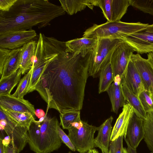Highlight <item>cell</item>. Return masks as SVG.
Segmentation results:
<instances>
[{"label": "cell", "mask_w": 153, "mask_h": 153, "mask_svg": "<svg viewBox=\"0 0 153 153\" xmlns=\"http://www.w3.org/2000/svg\"><path fill=\"white\" fill-rule=\"evenodd\" d=\"M56 54L36 84V91L49 108L60 114L82 109L92 51L85 56L67 51L65 42L56 41Z\"/></svg>", "instance_id": "cell-1"}, {"label": "cell", "mask_w": 153, "mask_h": 153, "mask_svg": "<svg viewBox=\"0 0 153 153\" xmlns=\"http://www.w3.org/2000/svg\"><path fill=\"white\" fill-rule=\"evenodd\" d=\"M61 6L47 0H17L8 12L0 11V34L10 32L41 28L64 15Z\"/></svg>", "instance_id": "cell-2"}, {"label": "cell", "mask_w": 153, "mask_h": 153, "mask_svg": "<svg viewBox=\"0 0 153 153\" xmlns=\"http://www.w3.org/2000/svg\"><path fill=\"white\" fill-rule=\"evenodd\" d=\"M148 24L138 22L128 23L121 22H106L100 25L94 24L83 33V37L97 39L110 38L122 39L143 29Z\"/></svg>", "instance_id": "cell-3"}, {"label": "cell", "mask_w": 153, "mask_h": 153, "mask_svg": "<svg viewBox=\"0 0 153 153\" xmlns=\"http://www.w3.org/2000/svg\"><path fill=\"white\" fill-rule=\"evenodd\" d=\"M97 44L92 51L88 69L89 76L99 77L101 70L110 62L116 48L124 40L110 38L97 39Z\"/></svg>", "instance_id": "cell-4"}, {"label": "cell", "mask_w": 153, "mask_h": 153, "mask_svg": "<svg viewBox=\"0 0 153 153\" xmlns=\"http://www.w3.org/2000/svg\"><path fill=\"white\" fill-rule=\"evenodd\" d=\"M98 127L90 125L80 119L68 130V136L80 153H86L94 149V134Z\"/></svg>", "instance_id": "cell-5"}, {"label": "cell", "mask_w": 153, "mask_h": 153, "mask_svg": "<svg viewBox=\"0 0 153 153\" xmlns=\"http://www.w3.org/2000/svg\"><path fill=\"white\" fill-rule=\"evenodd\" d=\"M48 111L41 123L39 153H50L61 147L62 143L58 133L60 126L56 117H50Z\"/></svg>", "instance_id": "cell-6"}, {"label": "cell", "mask_w": 153, "mask_h": 153, "mask_svg": "<svg viewBox=\"0 0 153 153\" xmlns=\"http://www.w3.org/2000/svg\"><path fill=\"white\" fill-rule=\"evenodd\" d=\"M91 2L101 8L107 22L120 21L131 5L130 0H91Z\"/></svg>", "instance_id": "cell-7"}, {"label": "cell", "mask_w": 153, "mask_h": 153, "mask_svg": "<svg viewBox=\"0 0 153 153\" xmlns=\"http://www.w3.org/2000/svg\"><path fill=\"white\" fill-rule=\"evenodd\" d=\"M0 120H6V123L4 130L7 135L10 137V144L17 153H19L23 149L28 143V128L16 125L1 108Z\"/></svg>", "instance_id": "cell-8"}, {"label": "cell", "mask_w": 153, "mask_h": 153, "mask_svg": "<svg viewBox=\"0 0 153 153\" xmlns=\"http://www.w3.org/2000/svg\"><path fill=\"white\" fill-rule=\"evenodd\" d=\"M139 54L153 51V24L122 39Z\"/></svg>", "instance_id": "cell-9"}, {"label": "cell", "mask_w": 153, "mask_h": 153, "mask_svg": "<svg viewBox=\"0 0 153 153\" xmlns=\"http://www.w3.org/2000/svg\"><path fill=\"white\" fill-rule=\"evenodd\" d=\"M134 51L133 48L124 41L116 48L113 53L110 61L114 77L119 75L122 79Z\"/></svg>", "instance_id": "cell-10"}, {"label": "cell", "mask_w": 153, "mask_h": 153, "mask_svg": "<svg viewBox=\"0 0 153 153\" xmlns=\"http://www.w3.org/2000/svg\"><path fill=\"white\" fill-rule=\"evenodd\" d=\"M37 34L33 30L10 32L0 34V48H20L32 40Z\"/></svg>", "instance_id": "cell-11"}, {"label": "cell", "mask_w": 153, "mask_h": 153, "mask_svg": "<svg viewBox=\"0 0 153 153\" xmlns=\"http://www.w3.org/2000/svg\"><path fill=\"white\" fill-rule=\"evenodd\" d=\"M0 107L13 111L29 113L34 117L35 115L33 105L27 100L14 97L10 94L0 95Z\"/></svg>", "instance_id": "cell-12"}, {"label": "cell", "mask_w": 153, "mask_h": 153, "mask_svg": "<svg viewBox=\"0 0 153 153\" xmlns=\"http://www.w3.org/2000/svg\"><path fill=\"white\" fill-rule=\"evenodd\" d=\"M121 82L124 83L130 90L138 97L145 90L139 73L131 58L122 78Z\"/></svg>", "instance_id": "cell-13"}, {"label": "cell", "mask_w": 153, "mask_h": 153, "mask_svg": "<svg viewBox=\"0 0 153 153\" xmlns=\"http://www.w3.org/2000/svg\"><path fill=\"white\" fill-rule=\"evenodd\" d=\"M131 59L134 61L139 73L145 90L153 94V68L147 59L139 53L133 54Z\"/></svg>", "instance_id": "cell-14"}, {"label": "cell", "mask_w": 153, "mask_h": 153, "mask_svg": "<svg viewBox=\"0 0 153 153\" xmlns=\"http://www.w3.org/2000/svg\"><path fill=\"white\" fill-rule=\"evenodd\" d=\"M143 121V119L134 113L129 121L126 131V139L130 145L133 149H136L144 138Z\"/></svg>", "instance_id": "cell-15"}, {"label": "cell", "mask_w": 153, "mask_h": 153, "mask_svg": "<svg viewBox=\"0 0 153 153\" xmlns=\"http://www.w3.org/2000/svg\"><path fill=\"white\" fill-rule=\"evenodd\" d=\"M134 113L130 105L126 103L123 106L122 111L117 119L112 130L110 140L113 141L119 137H126V133L129 121Z\"/></svg>", "instance_id": "cell-16"}, {"label": "cell", "mask_w": 153, "mask_h": 153, "mask_svg": "<svg viewBox=\"0 0 153 153\" xmlns=\"http://www.w3.org/2000/svg\"><path fill=\"white\" fill-rule=\"evenodd\" d=\"M98 39L82 37L65 42L67 51L85 56L92 51L96 46Z\"/></svg>", "instance_id": "cell-17"}, {"label": "cell", "mask_w": 153, "mask_h": 153, "mask_svg": "<svg viewBox=\"0 0 153 153\" xmlns=\"http://www.w3.org/2000/svg\"><path fill=\"white\" fill-rule=\"evenodd\" d=\"M113 118L111 116L98 127V133L94 140L95 147H98L102 152H108L112 131V123Z\"/></svg>", "instance_id": "cell-18"}, {"label": "cell", "mask_w": 153, "mask_h": 153, "mask_svg": "<svg viewBox=\"0 0 153 153\" xmlns=\"http://www.w3.org/2000/svg\"><path fill=\"white\" fill-rule=\"evenodd\" d=\"M121 79L119 75L114 77V80L106 91L111 105V111L117 114L119 108L123 107L126 100L120 87Z\"/></svg>", "instance_id": "cell-19"}, {"label": "cell", "mask_w": 153, "mask_h": 153, "mask_svg": "<svg viewBox=\"0 0 153 153\" xmlns=\"http://www.w3.org/2000/svg\"><path fill=\"white\" fill-rule=\"evenodd\" d=\"M120 87L125 100L132 107L134 113L138 117L144 119L146 117L147 113L145 111L139 97L130 90L124 83H121Z\"/></svg>", "instance_id": "cell-20"}, {"label": "cell", "mask_w": 153, "mask_h": 153, "mask_svg": "<svg viewBox=\"0 0 153 153\" xmlns=\"http://www.w3.org/2000/svg\"><path fill=\"white\" fill-rule=\"evenodd\" d=\"M37 44L35 41L32 40L21 48L19 69L22 74L28 71L32 67V58Z\"/></svg>", "instance_id": "cell-21"}, {"label": "cell", "mask_w": 153, "mask_h": 153, "mask_svg": "<svg viewBox=\"0 0 153 153\" xmlns=\"http://www.w3.org/2000/svg\"><path fill=\"white\" fill-rule=\"evenodd\" d=\"M21 52V48L11 50L4 65L0 79L10 76L19 68Z\"/></svg>", "instance_id": "cell-22"}, {"label": "cell", "mask_w": 153, "mask_h": 153, "mask_svg": "<svg viewBox=\"0 0 153 153\" xmlns=\"http://www.w3.org/2000/svg\"><path fill=\"white\" fill-rule=\"evenodd\" d=\"M59 1L65 12L70 15L84 10L86 7L91 10L94 7L91 0H59Z\"/></svg>", "instance_id": "cell-23"}, {"label": "cell", "mask_w": 153, "mask_h": 153, "mask_svg": "<svg viewBox=\"0 0 153 153\" xmlns=\"http://www.w3.org/2000/svg\"><path fill=\"white\" fill-rule=\"evenodd\" d=\"M41 123L35 120L32 121L28 130V143L30 150L39 153Z\"/></svg>", "instance_id": "cell-24"}, {"label": "cell", "mask_w": 153, "mask_h": 153, "mask_svg": "<svg viewBox=\"0 0 153 153\" xmlns=\"http://www.w3.org/2000/svg\"><path fill=\"white\" fill-rule=\"evenodd\" d=\"M21 71L19 68L10 76L0 79V95H9L19 82L21 75Z\"/></svg>", "instance_id": "cell-25"}, {"label": "cell", "mask_w": 153, "mask_h": 153, "mask_svg": "<svg viewBox=\"0 0 153 153\" xmlns=\"http://www.w3.org/2000/svg\"><path fill=\"white\" fill-rule=\"evenodd\" d=\"M0 108L16 125L26 127L28 129L31 122L35 120L30 113L15 112Z\"/></svg>", "instance_id": "cell-26"}, {"label": "cell", "mask_w": 153, "mask_h": 153, "mask_svg": "<svg viewBox=\"0 0 153 153\" xmlns=\"http://www.w3.org/2000/svg\"><path fill=\"white\" fill-rule=\"evenodd\" d=\"M99 77L98 92L100 94L106 91L114 80L110 62L101 70Z\"/></svg>", "instance_id": "cell-27"}, {"label": "cell", "mask_w": 153, "mask_h": 153, "mask_svg": "<svg viewBox=\"0 0 153 153\" xmlns=\"http://www.w3.org/2000/svg\"><path fill=\"white\" fill-rule=\"evenodd\" d=\"M143 125L144 140L149 149L153 152V111L147 113Z\"/></svg>", "instance_id": "cell-28"}, {"label": "cell", "mask_w": 153, "mask_h": 153, "mask_svg": "<svg viewBox=\"0 0 153 153\" xmlns=\"http://www.w3.org/2000/svg\"><path fill=\"white\" fill-rule=\"evenodd\" d=\"M60 125L63 129L68 130L72 127L73 124L80 119V112L79 111H68L60 114Z\"/></svg>", "instance_id": "cell-29"}, {"label": "cell", "mask_w": 153, "mask_h": 153, "mask_svg": "<svg viewBox=\"0 0 153 153\" xmlns=\"http://www.w3.org/2000/svg\"><path fill=\"white\" fill-rule=\"evenodd\" d=\"M32 71V68H31L20 79L15 91L12 95V96L16 98H23L24 96L27 93V89Z\"/></svg>", "instance_id": "cell-30"}, {"label": "cell", "mask_w": 153, "mask_h": 153, "mask_svg": "<svg viewBox=\"0 0 153 153\" xmlns=\"http://www.w3.org/2000/svg\"><path fill=\"white\" fill-rule=\"evenodd\" d=\"M131 6L153 16V0H130Z\"/></svg>", "instance_id": "cell-31"}, {"label": "cell", "mask_w": 153, "mask_h": 153, "mask_svg": "<svg viewBox=\"0 0 153 153\" xmlns=\"http://www.w3.org/2000/svg\"><path fill=\"white\" fill-rule=\"evenodd\" d=\"M138 97L146 113L153 111V103L149 92L145 90L140 94Z\"/></svg>", "instance_id": "cell-32"}, {"label": "cell", "mask_w": 153, "mask_h": 153, "mask_svg": "<svg viewBox=\"0 0 153 153\" xmlns=\"http://www.w3.org/2000/svg\"><path fill=\"white\" fill-rule=\"evenodd\" d=\"M123 136H121L115 140L110 141L109 151L110 153H122Z\"/></svg>", "instance_id": "cell-33"}, {"label": "cell", "mask_w": 153, "mask_h": 153, "mask_svg": "<svg viewBox=\"0 0 153 153\" xmlns=\"http://www.w3.org/2000/svg\"><path fill=\"white\" fill-rule=\"evenodd\" d=\"M58 133L60 138L62 142L70 149L75 152L76 151L75 147L71 142L69 137L61 128L60 126L58 128Z\"/></svg>", "instance_id": "cell-34"}, {"label": "cell", "mask_w": 153, "mask_h": 153, "mask_svg": "<svg viewBox=\"0 0 153 153\" xmlns=\"http://www.w3.org/2000/svg\"><path fill=\"white\" fill-rule=\"evenodd\" d=\"M11 50L0 48V74L1 76L4 64Z\"/></svg>", "instance_id": "cell-35"}, {"label": "cell", "mask_w": 153, "mask_h": 153, "mask_svg": "<svg viewBox=\"0 0 153 153\" xmlns=\"http://www.w3.org/2000/svg\"><path fill=\"white\" fill-rule=\"evenodd\" d=\"M17 0H0V10L8 12Z\"/></svg>", "instance_id": "cell-36"}, {"label": "cell", "mask_w": 153, "mask_h": 153, "mask_svg": "<svg viewBox=\"0 0 153 153\" xmlns=\"http://www.w3.org/2000/svg\"><path fill=\"white\" fill-rule=\"evenodd\" d=\"M10 141V137L9 136L7 135L2 139V143L5 147H7L9 146Z\"/></svg>", "instance_id": "cell-37"}, {"label": "cell", "mask_w": 153, "mask_h": 153, "mask_svg": "<svg viewBox=\"0 0 153 153\" xmlns=\"http://www.w3.org/2000/svg\"><path fill=\"white\" fill-rule=\"evenodd\" d=\"M45 114L44 111L41 109H38L35 110V115L39 118L44 117Z\"/></svg>", "instance_id": "cell-38"}, {"label": "cell", "mask_w": 153, "mask_h": 153, "mask_svg": "<svg viewBox=\"0 0 153 153\" xmlns=\"http://www.w3.org/2000/svg\"><path fill=\"white\" fill-rule=\"evenodd\" d=\"M123 138L124 139L127 144V149L128 152L129 153H137L136 149H133L127 140L126 137H123Z\"/></svg>", "instance_id": "cell-39"}, {"label": "cell", "mask_w": 153, "mask_h": 153, "mask_svg": "<svg viewBox=\"0 0 153 153\" xmlns=\"http://www.w3.org/2000/svg\"><path fill=\"white\" fill-rule=\"evenodd\" d=\"M4 153H17L15 149L11 146L5 147Z\"/></svg>", "instance_id": "cell-40"}, {"label": "cell", "mask_w": 153, "mask_h": 153, "mask_svg": "<svg viewBox=\"0 0 153 153\" xmlns=\"http://www.w3.org/2000/svg\"><path fill=\"white\" fill-rule=\"evenodd\" d=\"M147 57V59L153 68V51L149 53Z\"/></svg>", "instance_id": "cell-41"}, {"label": "cell", "mask_w": 153, "mask_h": 153, "mask_svg": "<svg viewBox=\"0 0 153 153\" xmlns=\"http://www.w3.org/2000/svg\"><path fill=\"white\" fill-rule=\"evenodd\" d=\"M2 138L0 137V153H4L5 146L2 143Z\"/></svg>", "instance_id": "cell-42"}, {"label": "cell", "mask_w": 153, "mask_h": 153, "mask_svg": "<svg viewBox=\"0 0 153 153\" xmlns=\"http://www.w3.org/2000/svg\"><path fill=\"white\" fill-rule=\"evenodd\" d=\"M87 153H99V152L96 149H93L89 150Z\"/></svg>", "instance_id": "cell-43"}, {"label": "cell", "mask_w": 153, "mask_h": 153, "mask_svg": "<svg viewBox=\"0 0 153 153\" xmlns=\"http://www.w3.org/2000/svg\"><path fill=\"white\" fill-rule=\"evenodd\" d=\"M122 153H129L127 149L125 148H123Z\"/></svg>", "instance_id": "cell-44"}, {"label": "cell", "mask_w": 153, "mask_h": 153, "mask_svg": "<svg viewBox=\"0 0 153 153\" xmlns=\"http://www.w3.org/2000/svg\"><path fill=\"white\" fill-rule=\"evenodd\" d=\"M151 97L152 99V102L153 103V94H151Z\"/></svg>", "instance_id": "cell-45"}, {"label": "cell", "mask_w": 153, "mask_h": 153, "mask_svg": "<svg viewBox=\"0 0 153 153\" xmlns=\"http://www.w3.org/2000/svg\"><path fill=\"white\" fill-rule=\"evenodd\" d=\"M102 153H110L109 151L108 152H102Z\"/></svg>", "instance_id": "cell-46"}, {"label": "cell", "mask_w": 153, "mask_h": 153, "mask_svg": "<svg viewBox=\"0 0 153 153\" xmlns=\"http://www.w3.org/2000/svg\"><path fill=\"white\" fill-rule=\"evenodd\" d=\"M68 153H72V152H71L70 151H69L68 152Z\"/></svg>", "instance_id": "cell-47"}, {"label": "cell", "mask_w": 153, "mask_h": 153, "mask_svg": "<svg viewBox=\"0 0 153 153\" xmlns=\"http://www.w3.org/2000/svg\"><path fill=\"white\" fill-rule=\"evenodd\" d=\"M151 153H153V152H151Z\"/></svg>", "instance_id": "cell-48"}]
</instances>
